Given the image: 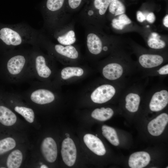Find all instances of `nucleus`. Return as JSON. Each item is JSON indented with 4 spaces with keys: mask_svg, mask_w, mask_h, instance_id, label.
I'll return each instance as SVG.
<instances>
[{
    "mask_svg": "<svg viewBox=\"0 0 168 168\" xmlns=\"http://www.w3.org/2000/svg\"><path fill=\"white\" fill-rule=\"evenodd\" d=\"M140 98L138 94L131 93L128 94L125 98V107L131 112H135L138 110Z\"/></svg>",
    "mask_w": 168,
    "mask_h": 168,
    "instance_id": "17",
    "label": "nucleus"
},
{
    "mask_svg": "<svg viewBox=\"0 0 168 168\" xmlns=\"http://www.w3.org/2000/svg\"><path fill=\"white\" fill-rule=\"evenodd\" d=\"M84 73L83 69L77 67H67L63 68L61 72V77L62 79L66 80L74 77H80Z\"/></svg>",
    "mask_w": 168,
    "mask_h": 168,
    "instance_id": "20",
    "label": "nucleus"
},
{
    "mask_svg": "<svg viewBox=\"0 0 168 168\" xmlns=\"http://www.w3.org/2000/svg\"><path fill=\"white\" fill-rule=\"evenodd\" d=\"M85 0H67L65 4V11L68 16L77 11Z\"/></svg>",
    "mask_w": 168,
    "mask_h": 168,
    "instance_id": "22",
    "label": "nucleus"
},
{
    "mask_svg": "<svg viewBox=\"0 0 168 168\" xmlns=\"http://www.w3.org/2000/svg\"><path fill=\"white\" fill-rule=\"evenodd\" d=\"M157 72L161 75L167 74H168V65L166 64L161 67Z\"/></svg>",
    "mask_w": 168,
    "mask_h": 168,
    "instance_id": "28",
    "label": "nucleus"
},
{
    "mask_svg": "<svg viewBox=\"0 0 168 168\" xmlns=\"http://www.w3.org/2000/svg\"><path fill=\"white\" fill-rule=\"evenodd\" d=\"M26 92L30 100L35 104L44 105L51 103L55 99L54 93L44 88L39 82H35Z\"/></svg>",
    "mask_w": 168,
    "mask_h": 168,
    "instance_id": "5",
    "label": "nucleus"
},
{
    "mask_svg": "<svg viewBox=\"0 0 168 168\" xmlns=\"http://www.w3.org/2000/svg\"><path fill=\"white\" fill-rule=\"evenodd\" d=\"M160 36L153 37L151 36L148 41V44L150 48L156 49L164 48L166 46V43L163 40L160 39Z\"/></svg>",
    "mask_w": 168,
    "mask_h": 168,
    "instance_id": "25",
    "label": "nucleus"
},
{
    "mask_svg": "<svg viewBox=\"0 0 168 168\" xmlns=\"http://www.w3.org/2000/svg\"><path fill=\"white\" fill-rule=\"evenodd\" d=\"M168 103V92L163 90L153 94L149 103V108L152 111H159L165 108Z\"/></svg>",
    "mask_w": 168,
    "mask_h": 168,
    "instance_id": "10",
    "label": "nucleus"
},
{
    "mask_svg": "<svg viewBox=\"0 0 168 168\" xmlns=\"http://www.w3.org/2000/svg\"><path fill=\"white\" fill-rule=\"evenodd\" d=\"M85 143L92 152L99 156H103L106 153L104 146L101 140L97 136L87 134L83 138Z\"/></svg>",
    "mask_w": 168,
    "mask_h": 168,
    "instance_id": "11",
    "label": "nucleus"
},
{
    "mask_svg": "<svg viewBox=\"0 0 168 168\" xmlns=\"http://www.w3.org/2000/svg\"><path fill=\"white\" fill-rule=\"evenodd\" d=\"M114 87L109 84L102 85L97 87L91 94L92 100L95 103L102 104L110 100L115 93Z\"/></svg>",
    "mask_w": 168,
    "mask_h": 168,
    "instance_id": "6",
    "label": "nucleus"
},
{
    "mask_svg": "<svg viewBox=\"0 0 168 168\" xmlns=\"http://www.w3.org/2000/svg\"><path fill=\"white\" fill-rule=\"evenodd\" d=\"M114 114L112 109L102 107L97 108L92 112L91 116L93 118L100 121H105L110 119Z\"/></svg>",
    "mask_w": 168,
    "mask_h": 168,
    "instance_id": "18",
    "label": "nucleus"
},
{
    "mask_svg": "<svg viewBox=\"0 0 168 168\" xmlns=\"http://www.w3.org/2000/svg\"><path fill=\"white\" fill-rule=\"evenodd\" d=\"M40 168H48V167L46 165H43L41 166Z\"/></svg>",
    "mask_w": 168,
    "mask_h": 168,
    "instance_id": "32",
    "label": "nucleus"
},
{
    "mask_svg": "<svg viewBox=\"0 0 168 168\" xmlns=\"http://www.w3.org/2000/svg\"><path fill=\"white\" fill-rule=\"evenodd\" d=\"M168 122V114L162 113L149 122L147 126L148 131L153 136H158L162 133Z\"/></svg>",
    "mask_w": 168,
    "mask_h": 168,
    "instance_id": "9",
    "label": "nucleus"
},
{
    "mask_svg": "<svg viewBox=\"0 0 168 168\" xmlns=\"http://www.w3.org/2000/svg\"><path fill=\"white\" fill-rule=\"evenodd\" d=\"M163 24L166 27H168V15H167L164 18L163 20Z\"/></svg>",
    "mask_w": 168,
    "mask_h": 168,
    "instance_id": "31",
    "label": "nucleus"
},
{
    "mask_svg": "<svg viewBox=\"0 0 168 168\" xmlns=\"http://www.w3.org/2000/svg\"><path fill=\"white\" fill-rule=\"evenodd\" d=\"M16 143L14 139L8 137L0 140V155L14 148Z\"/></svg>",
    "mask_w": 168,
    "mask_h": 168,
    "instance_id": "24",
    "label": "nucleus"
},
{
    "mask_svg": "<svg viewBox=\"0 0 168 168\" xmlns=\"http://www.w3.org/2000/svg\"><path fill=\"white\" fill-rule=\"evenodd\" d=\"M41 150L45 160L49 162H54L57 155V149L56 143L50 137L45 138L41 145Z\"/></svg>",
    "mask_w": 168,
    "mask_h": 168,
    "instance_id": "8",
    "label": "nucleus"
},
{
    "mask_svg": "<svg viewBox=\"0 0 168 168\" xmlns=\"http://www.w3.org/2000/svg\"><path fill=\"white\" fill-rule=\"evenodd\" d=\"M102 133L103 135L112 144L118 146L119 141L115 130L113 128L106 125L102 127Z\"/></svg>",
    "mask_w": 168,
    "mask_h": 168,
    "instance_id": "19",
    "label": "nucleus"
},
{
    "mask_svg": "<svg viewBox=\"0 0 168 168\" xmlns=\"http://www.w3.org/2000/svg\"><path fill=\"white\" fill-rule=\"evenodd\" d=\"M31 50H9L5 70L11 82L16 83L33 79L30 63Z\"/></svg>",
    "mask_w": 168,
    "mask_h": 168,
    "instance_id": "2",
    "label": "nucleus"
},
{
    "mask_svg": "<svg viewBox=\"0 0 168 168\" xmlns=\"http://www.w3.org/2000/svg\"><path fill=\"white\" fill-rule=\"evenodd\" d=\"M61 153L63 161L67 165L71 166L74 164L76 158L77 151L72 139L67 138L63 140Z\"/></svg>",
    "mask_w": 168,
    "mask_h": 168,
    "instance_id": "7",
    "label": "nucleus"
},
{
    "mask_svg": "<svg viewBox=\"0 0 168 168\" xmlns=\"http://www.w3.org/2000/svg\"><path fill=\"white\" fill-rule=\"evenodd\" d=\"M112 26L114 28L118 30H122L125 26L121 23L118 19H114L112 22Z\"/></svg>",
    "mask_w": 168,
    "mask_h": 168,
    "instance_id": "27",
    "label": "nucleus"
},
{
    "mask_svg": "<svg viewBox=\"0 0 168 168\" xmlns=\"http://www.w3.org/2000/svg\"><path fill=\"white\" fill-rule=\"evenodd\" d=\"M75 20H70L59 26L49 33L59 44L64 45H71L76 41L75 31Z\"/></svg>",
    "mask_w": 168,
    "mask_h": 168,
    "instance_id": "4",
    "label": "nucleus"
},
{
    "mask_svg": "<svg viewBox=\"0 0 168 168\" xmlns=\"http://www.w3.org/2000/svg\"><path fill=\"white\" fill-rule=\"evenodd\" d=\"M118 20L124 26L131 23L130 19L125 14H121L118 17Z\"/></svg>",
    "mask_w": 168,
    "mask_h": 168,
    "instance_id": "26",
    "label": "nucleus"
},
{
    "mask_svg": "<svg viewBox=\"0 0 168 168\" xmlns=\"http://www.w3.org/2000/svg\"><path fill=\"white\" fill-rule=\"evenodd\" d=\"M16 114L8 108L0 105V122L6 126H11L16 122Z\"/></svg>",
    "mask_w": 168,
    "mask_h": 168,
    "instance_id": "15",
    "label": "nucleus"
},
{
    "mask_svg": "<svg viewBox=\"0 0 168 168\" xmlns=\"http://www.w3.org/2000/svg\"><path fill=\"white\" fill-rule=\"evenodd\" d=\"M137 17L138 20L140 22H142L146 19L144 14L140 11H138L137 12Z\"/></svg>",
    "mask_w": 168,
    "mask_h": 168,
    "instance_id": "29",
    "label": "nucleus"
},
{
    "mask_svg": "<svg viewBox=\"0 0 168 168\" xmlns=\"http://www.w3.org/2000/svg\"><path fill=\"white\" fill-rule=\"evenodd\" d=\"M146 19L150 23H153L155 20V17L154 14L153 12L149 13L147 16Z\"/></svg>",
    "mask_w": 168,
    "mask_h": 168,
    "instance_id": "30",
    "label": "nucleus"
},
{
    "mask_svg": "<svg viewBox=\"0 0 168 168\" xmlns=\"http://www.w3.org/2000/svg\"><path fill=\"white\" fill-rule=\"evenodd\" d=\"M123 71L121 65L118 63H112L104 67L102 73L106 78L113 80L119 78L122 75Z\"/></svg>",
    "mask_w": 168,
    "mask_h": 168,
    "instance_id": "13",
    "label": "nucleus"
},
{
    "mask_svg": "<svg viewBox=\"0 0 168 168\" xmlns=\"http://www.w3.org/2000/svg\"><path fill=\"white\" fill-rule=\"evenodd\" d=\"M96 136H97V134H96Z\"/></svg>",
    "mask_w": 168,
    "mask_h": 168,
    "instance_id": "34",
    "label": "nucleus"
},
{
    "mask_svg": "<svg viewBox=\"0 0 168 168\" xmlns=\"http://www.w3.org/2000/svg\"><path fill=\"white\" fill-rule=\"evenodd\" d=\"M66 135V137H67V138H69V134L67 133L65 134Z\"/></svg>",
    "mask_w": 168,
    "mask_h": 168,
    "instance_id": "33",
    "label": "nucleus"
},
{
    "mask_svg": "<svg viewBox=\"0 0 168 168\" xmlns=\"http://www.w3.org/2000/svg\"><path fill=\"white\" fill-rule=\"evenodd\" d=\"M39 48L33 47L31 50L30 63L33 78L42 81L52 75V69L48 63L51 56L43 53Z\"/></svg>",
    "mask_w": 168,
    "mask_h": 168,
    "instance_id": "3",
    "label": "nucleus"
},
{
    "mask_svg": "<svg viewBox=\"0 0 168 168\" xmlns=\"http://www.w3.org/2000/svg\"><path fill=\"white\" fill-rule=\"evenodd\" d=\"M23 159L21 152L18 149L12 152L8 156L7 165L8 168H18L21 165Z\"/></svg>",
    "mask_w": 168,
    "mask_h": 168,
    "instance_id": "16",
    "label": "nucleus"
},
{
    "mask_svg": "<svg viewBox=\"0 0 168 168\" xmlns=\"http://www.w3.org/2000/svg\"><path fill=\"white\" fill-rule=\"evenodd\" d=\"M109 10L110 13L116 16L124 14L125 12V7L119 0H111Z\"/></svg>",
    "mask_w": 168,
    "mask_h": 168,
    "instance_id": "23",
    "label": "nucleus"
},
{
    "mask_svg": "<svg viewBox=\"0 0 168 168\" xmlns=\"http://www.w3.org/2000/svg\"><path fill=\"white\" fill-rule=\"evenodd\" d=\"M14 109L16 112L22 115L27 122L32 123L34 121V113L32 109L19 105L15 106Z\"/></svg>",
    "mask_w": 168,
    "mask_h": 168,
    "instance_id": "21",
    "label": "nucleus"
},
{
    "mask_svg": "<svg viewBox=\"0 0 168 168\" xmlns=\"http://www.w3.org/2000/svg\"><path fill=\"white\" fill-rule=\"evenodd\" d=\"M41 32L23 22L12 25L0 24V42L9 50L25 44L39 47Z\"/></svg>",
    "mask_w": 168,
    "mask_h": 168,
    "instance_id": "1",
    "label": "nucleus"
},
{
    "mask_svg": "<svg viewBox=\"0 0 168 168\" xmlns=\"http://www.w3.org/2000/svg\"><path fill=\"white\" fill-rule=\"evenodd\" d=\"M163 61V58L158 55L144 54L139 58L141 65L146 68H152L160 65Z\"/></svg>",
    "mask_w": 168,
    "mask_h": 168,
    "instance_id": "14",
    "label": "nucleus"
},
{
    "mask_svg": "<svg viewBox=\"0 0 168 168\" xmlns=\"http://www.w3.org/2000/svg\"><path fill=\"white\" fill-rule=\"evenodd\" d=\"M150 161L149 154L145 152H139L132 154L128 160V165L131 168H142L146 166Z\"/></svg>",
    "mask_w": 168,
    "mask_h": 168,
    "instance_id": "12",
    "label": "nucleus"
}]
</instances>
